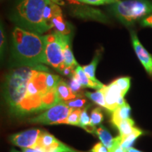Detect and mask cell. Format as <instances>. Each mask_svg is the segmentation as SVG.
Here are the masks:
<instances>
[{
  "label": "cell",
  "instance_id": "obj_1",
  "mask_svg": "<svg viewBox=\"0 0 152 152\" xmlns=\"http://www.w3.org/2000/svg\"><path fill=\"white\" fill-rule=\"evenodd\" d=\"M48 69L39 65L34 70L28 81L24 99L17 115H25L48 109L61 102L56 93L49 92L46 85V75Z\"/></svg>",
  "mask_w": 152,
  "mask_h": 152
},
{
  "label": "cell",
  "instance_id": "obj_2",
  "mask_svg": "<svg viewBox=\"0 0 152 152\" xmlns=\"http://www.w3.org/2000/svg\"><path fill=\"white\" fill-rule=\"evenodd\" d=\"M45 36L16 27L13 32L14 56L23 65L47 64Z\"/></svg>",
  "mask_w": 152,
  "mask_h": 152
},
{
  "label": "cell",
  "instance_id": "obj_3",
  "mask_svg": "<svg viewBox=\"0 0 152 152\" xmlns=\"http://www.w3.org/2000/svg\"><path fill=\"white\" fill-rule=\"evenodd\" d=\"M39 66L23 65L11 71L6 77L4 86V98L14 113L17 114L26 96L30 76Z\"/></svg>",
  "mask_w": 152,
  "mask_h": 152
},
{
  "label": "cell",
  "instance_id": "obj_4",
  "mask_svg": "<svg viewBox=\"0 0 152 152\" xmlns=\"http://www.w3.org/2000/svg\"><path fill=\"white\" fill-rule=\"evenodd\" d=\"M50 0H20L16 6V15L21 23L35 33L49 30L43 18L44 10Z\"/></svg>",
  "mask_w": 152,
  "mask_h": 152
},
{
  "label": "cell",
  "instance_id": "obj_5",
  "mask_svg": "<svg viewBox=\"0 0 152 152\" xmlns=\"http://www.w3.org/2000/svg\"><path fill=\"white\" fill-rule=\"evenodd\" d=\"M113 11L123 23L131 24L152 14V2L148 0H118L113 3Z\"/></svg>",
  "mask_w": 152,
  "mask_h": 152
},
{
  "label": "cell",
  "instance_id": "obj_6",
  "mask_svg": "<svg viewBox=\"0 0 152 152\" xmlns=\"http://www.w3.org/2000/svg\"><path fill=\"white\" fill-rule=\"evenodd\" d=\"M45 39L47 64L61 73L65 68L63 49L65 44L70 41L69 35H62L55 31L54 33L45 35Z\"/></svg>",
  "mask_w": 152,
  "mask_h": 152
},
{
  "label": "cell",
  "instance_id": "obj_7",
  "mask_svg": "<svg viewBox=\"0 0 152 152\" xmlns=\"http://www.w3.org/2000/svg\"><path fill=\"white\" fill-rule=\"evenodd\" d=\"M73 110V108L68 107L64 102H59L40 115L30 118L29 122L45 125L62 124Z\"/></svg>",
  "mask_w": 152,
  "mask_h": 152
},
{
  "label": "cell",
  "instance_id": "obj_8",
  "mask_svg": "<svg viewBox=\"0 0 152 152\" xmlns=\"http://www.w3.org/2000/svg\"><path fill=\"white\" fill-rule=\"evenodd\" d=\"M103 92L106 104V109L113 112L119 106L125 103L122 91L113 81L109 85H104L103 88L101 89Z\"/></svg>",
  "mask_w": 152,
  "mask_h": 152
},
{
  "label": "cell",
  "instance_id": "obj_9",
  "mask_svg": "<svg viewBox=\"0 0 152 152\" xmlns=\"http://www.w3.org/2000/svg\"><path fill=\"white\" fill-rule=\"evenodd\" d=\"M42 130L39 129H30L17 133L9 137L10 142L21 148H33L37 142Z\"/></svg>",
  "mask_w": 152,
  "mask_h": 152
},
{
  "label": "cell",
  "instance_id": "obj_10",
  "mask_svg": "<svg viewBox=\"0 0 152 152\" xmlns=\"http://www.w3.org/2000/svg\"><path fill=\"white\" fill-rule=\"evenodd\" d=\"M131 37H132V45L137 56L145 68L146 71L149 75L152 76V56L142 46L135 33H132Z\"/></svg>",
  "mask_w": 152,
  "mask_h": 152
},
{
  "label": "cell",
  "instance_id": "obj_11",
  "mask_svg": "<svg viewBox=\"0 0 152 152\" xmlns=\"http://www.w3.org/2000/svg\"><path fill=\"white\" fill-rule=\"evenodd\" d=\"M61 15H62V11L58 4H56L50 1L46 5L44 10L43 18L49 30L52 28V21L53 19Z\"/></svg>",
  "mask_w": 152,
  "mask_h": 152
},
{
  "label": "cell",
  "instance_id": "obj_12",
  "mask_svg": "<svg viewBox=\"0 0 152 152\" xmlns=\"http://www.w3.org/2000/svg\"><path fill=\"white\" fill-rule=\"evenodd\" d=\"M56 94L61 102H66L74 99L77 96L74 94L69 85L65 81L61 79L56 87Z\"/></svg>",
  "mask_w": 152,
  "mask_h": 152
},
{
  "label": "cell",
  "instance_id": "obj_13",
  "mask_svg": "<svg viewBox=\"0 0 152 152\" xmlns=\"http://www.w3.org/2000/svg\"><path fill=\"white\" fill-rule=\"evenodd\" d=\"M130 106L126 102L123 105L119 106L115 111L112 112V123L115 126H117L123 121L130 118Z\"/></svg>",
  "mask_w": 152,
  "mask_h": 152
},
{
  "label": "cell",
  "instance_id": "obj_14",
  "mask_svg": "<svg viewBox=\"0 0 152 152\" xmlns=\"http://www.w3.org/2000/svg\"><path fill=\"white\" fill-rule=\"evenodd\" d=\"M75 71L76 75H77V77H78L79 80L80 82L81 85H83V87H90V88L95 89V90H99L102 88H103L104 85L102 83L99 84V83H95V82L92 81V80L87 77V75L85 74L84 71H83V67H81L80 66H77Z\"/></svg>",
  "mask_w": 152,
  "mask_h": 152
},
{
  "label": "cell",
  "instance_id": "obj_15",
  "mask_svg": "<svg viewBox=\"0 0 152 152\" xmlns=\"http://www.w3.org/2000/svg\"><path fill=\"white\" fill-rule=\"evenodd\" d=\"M52 28L55 29V31L58 32L62 35H69L71 33V27L66 20H64L62 15L56 16L52 21Z\"/></svg>",
  "mask_w": 152,
  "mask_h": 152
},
{
  "label": "cell",
  "instance_id": "obj_16",
  "mask_svg": "<svg viewBox=\"0 0 152 152\" xmlns=\"http://www.w3.org/2000/svg\"><path fill=\"white\" fill-rule=\"evenodd\" d=\"M96 134H97L98 137L100 139L102 143L107 148L108 150L111 149L113 146L114 138H113L111 133L108 131L105 127L100 125L98 128H96Z\"/></svg>",
  "mask_w": 152,
  "mask_h": 152
},
{
  "label": "cell",
  "instance_id": "obj_17",
  "mask_svg": "<svg viewBox=\"0 0 152 152\" xmlns=\"http://www.w3.org/2000/svg\"><path fill=\"white\" fill-rule=\"evenodd\" d=\"M143 134V132L140 129L136 128L135 130L131 134L125 137H121V145L123 149L126 151L127 149H130L132 147V145L134 141L137 139L139 137L141 136Z\"/></svg>",
  "mask_w": 152,
  "mask_h": 152
},
{
  "label": "cell",
  "instance_id": "obj_18",
  "mask_svg": "<svg viewBox=\"0 0 152 152\" xmlns=\"http://www.w3.org/2000/svg\"><path fill=\"white\" fill-rule=\"evenodd\" d=\"M64 65L65 67H71L75 68L76 66H78V64L75 59L71 48H70V41H68L65 44L64 47Z\"/></svg>",
  "mask_w": 152,
  "mask_h": 152
},
{
  "label": "cell",
  "instance_id": "obj_19",
  "mask_svg": "<svg viewBox=\"0 0 152 152\" xmlns=\"http://www.w3.org/2000/svg\"><path fill=\"white\" fill-rule=\"evenodd\" d=\"M117 128L120 132V136L125 137L131 134L135 130L136 128L134 127V123L132 119L130 118L128 119L124 120L121 123L117 125Z\"/></svg>",
  "mask_w": 152,
  "mask_h": 152
},
{
  "label": "cell",
  "instance_id": "obj_20",
  "mask_svg": "<svg viewBox=\"0 0 152 152\" xmlns=\"http://www.w3.org/2000/svg\"><path fill=\"white\" fill-rule=\"evenodd\" d=\"M98 62H99V56L98 55H96V56H95L94 59L92 60V61L91 62L90 64L83 66V69L89 78L92 80V81L95 82V83L101 84L102 83H101L100 81H99L96 78V77H95V71H96V68L98 64Z\"/></svg>",
  "mask_w": 152,
  "mask_h": 152
},
{
  "label": "cell",
  "instance_id": "obj_21",
  "mask_svg": "<svg viewBox=\"0 0 152 152\" xmlns=\"http://www.w3.org/2000/svg\"><path fill=\"white\" fill-rule=\"evenodd\" d=\"M85 95L89 99H90L91 100L93 101L94 103H96L99 106H102V107H104L106 109L105 99H104L103 92H102L101 90H96L95 92H85Z\"/></svg>",
  "mask_w": 152,
  "mask_h": 152
},
{
  "label": "cell",
  "instance_id": "obj_22",
  "mask_svg": "<svg viewBox=\"0 0 152 152\" xmlns=\"http://www.w3.org/2000/svg\"><path fill=\"white\" fill-rule=\"evenodd\" d=\"M82 111H83L82 109H73V111L71 112V113L68 115L67 118L62 123V124H68L79 126Z\"/></svg>",
  "mask_w": 152,
  "mask_h": 152
},
{
  "label": "cell",
  "instance_id": "obj_23",
  "mask_svg": "<svg viewBox=\"0 0 152 152\" xmlns=\"http://www.w3.org/2000/svg\"><path fill=\"white\" fill-rule=\"evenodd\" d=\"M68 85L71 87V90L75 94L76 96H78L77 93L80 92V90L83 89V85H81L80 82L78 77H77V75L75 73V71H74L73 75L71 77V80H70L69 83H68Z\"/></svg>",
  "mask_w": 152,
  "mask_h": 152
},
{
  "label": "cell",
  "instance_id": "obj_24",
  "mask_svg": "<svg viewBox=\"0 0 152 152\" xmlns=\"http://www.w3.org/2000/svg\"><path fill=\"white\" fill-rule=\"evenodd\" d=\"M115 83L118 86V87L122 91L123 96H125V94L128 92L130 87V77H120L115 80Z\"/></svg>",
  "mask_w": 152,
  "mask_h": 152
},
{
  "label": "cell",
  "instance_id": "obj_25",
  "mask_svg": "<svg viewBox=\"0 0 152 152\" xmlns=\"http://www.w3.org/2000/svg\"><path fill=\"white\" fill-rule=\"evenodd\" d=\"M103 114H102L101 109L99 108H96L91 113V125H93V126H96V125H99L103 121Z\"/></svg>",
  "mask_w": 152,
  "mask_h": 152
},
{
  "label": "cell",
  "instance_id": "obj_26",
  "mask_svg": "<svg viewBox=\"0 0 152 152\" xmlns=\"http://www.w3.org/2000/svg\"><path fill=\"white\" fill-rule=\"evenodd\" d=\"M68 107L73 109H82L86 103V100L82 98H75L74 99L64 102Z\"/></svg>",
  "mask_w": 152,
  "mask_h": 152
},
{
  "label": "cell",
  "instance_id": "obj_27",
  "mask_svg": "<svg viewBox=\"0 0 152 152\" xmlns=\"http://www.w3.org/2000/svg\"><path fill=\"white\" fill-rule=\"evenodd\" d=\"M75 1L92 5H102L105 4H113L118 0H75Z\"/></svg>",
  "mask_w": 152,
  "mask_h": 152
},
{
  "label": "cell",
  "instance_id": "obj_28",
  "mask_svg": "<svg viewBox=\"0 0 152 152\" xmlns=\"http://www.w3.org/2000/svg\"><path fill=\"white\" fill-rule=\"evenodd\" d=\"M109 152H125V150L121 145V136L114 138L113 146L109 149Z\"/></svg>",
  "mask_w": 152,
  "mask_h": 152
},
{
  "label": "cell",
  "instance_id": "obj_29",
  "mask_svg": "<svg viewBox=\"0 0 152 152\" xmlns=\"http://www.w3.org/2000/svg\"><path fill=\"white\" fill-rule=\"evenodd\" d=\"M5 45V35L4 32L3 30V26L1 24V28H0V50H1V56H2L3 51L4 49Z\"/></svg>",
  "mask_w": 152,
  "mask_h": 152
},
{
  "label": "cell",
  "instance_id": "obj_30",
  "mask_svg": "<svg viewBox=\"0 0 152 152\" xmlns=\"http://www.w3.org/2000/svg\"><path fill=\"white\" fill-rule=\"evenodd\" d=\"M92 152H109V150L102 143H97L92 148Z\"/></svg>",
  "mask_w": 152,
  "mask_h": 152
},
{
  "label": "cell",
  "instance_id": "obj_31",
  "mask_svg": "<svg viewBox=\"0 0 152 152\" xmlns=\"http://www.w3.org/2000/svg\"><path fill=\"white\" fill-rule=\"evenodd\" d=\"M142 24L144 26H150L152 28V15L144 18L142 20Z\"/></svg>",
  "mask_w": 152,
  "mask_h": 152
},
{
  "label": "cell",
  "instance_id": "obj_32",
  "mask_svg": "<svg viewBox=\"0 0 152 152\" xmlns=\"http://www.w3.org/2000/svg\"><path fill=\"white\" fill-rule=\"evenodd\" d=\"M50 1H52V2L58 5H64V4H65V2L64 1V0H50Z\"/></svg>",
  "mask_w": 152,
  "mask_h": 152
},
{
  "label": "cell",
  "instance_id": "obj_33",
  "mask_svg": "<svg viewBox=\"0 0 152 152\" xmlns=\"http://www.w3.org/2000/svg\"><path fill=\"white\" fill-rule=\"evenodd\" d=\"M125 152H142V151H140V150H138V149H134V148L131 147V148H130V149H127L126 151H125Z\"/></svg>",
  "mask_w": 152,
  "mask_h": 152
},
{
  "label": "cell",
  "instance_id": "obj_34",
  "mask_svg": "<svg viewBox=\"0 0 152 152\" xmlns=\"http://www.w3.org/2000/svg\"><path fill=\"white\" fill-rule=\"evenodd\" d=\"M11 152H21V151H17V150L12 149V150H11Z\"/></svg>",
  "mask_w": 152,
  "mask_h": 152
}]
</instances>
